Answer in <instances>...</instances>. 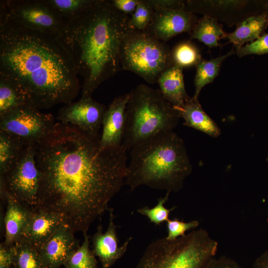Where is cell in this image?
<instances>
[{
  "mask_svg": "<svg viewBox=\"0 0 268 268\" xmlns=\"http://www.w3.org/2000/svg\"><path fill=\"white\" fill-rule=\"evenodd\" d=\"M27 104L26 95L19 84L0 72V117Z\"/></svg>",
  "mask_w": 268,
  "mask_h": 268,
  "instance_id": "obj_23",
  "label": "cell"
},
{
  "mask_svg": "<svg viewBox=\"0 0 268 268\" xmlns=\"http://www.w3.org/2000/svg\"><path fill=\"white\" fill-rule=\"evenodd\" d=\"M27 145L20 138L0 131V175H5L13 168Z\"/></svg>",
  "mask_w": 268,
  "mask_h": 268,
  "instance_id": "obj_24",
  "label": "cell"
},
{
  "mask_svg": "<svg viewBox=\"0 0 268 268\" xmlns=\"http://www.w3.org/2000/svg\"><path fill=\"white\" fill-rule=\"evenodd\" d=\"M5 201V240L3 243L7 246H12L22 239L30 219L32 211L8 192Z\"/></svg>",
  "mask_w": 268,
  "mask_h": 268,
  "instance_id": "obj_18",
  "label": "cell"
},
{
  "mask_svg": "<svg viewBox=\"0 0 268 268\" xmlns=\"http://www.w3.org/2000/svg\"><path fill=\"white\" fill-rule=\"evenodd\" d=\"M236 26L233 32L227 33L226 38L237 49L246 43L255 41L265 33L268 26V11L251 16Z\"/></svg>",
  "mask_w": 268,
  "mask_h": 268,
  "instance_id": "obj_21",
  "label": "cell"
},
{
  "mask_svg": "<svg viewBox=\"0 0 268 268\" xmlns=\"http://www.w3.org/2000/svg\"><path fill=\"white\" fill-rule=\"evenodd\" d=\"M169 194V192H167L165 197L160 198L158 200V203L154 207L149 208L146 206L138 209L137 211L140 214L146 216L151 222L156 225H158L165 221L167 222L169 219L170 212L175 208L174 207L169 209L164 205L168 200Z\"/></svg>",
  "mask_w": 268,
  "mask_h": 268,
  "instance_id": "obj_31",
  "label": "cell"
},
{
  "mask_svg": "<svg viewBox=\"0 0 268 268\" xmlns=\"http://www.w3.org/2000/svg\"><path fill=\"white\" fill-rule=\"evenodd\" d=\"M108 210L109 218L106 231L103 233L102 226L99 225L92 238V251L98 258L103 268H111L121 259L127 251L133 239L132 237H129L121 246H119L114 209L109 208Z\"/></svg>",
  "mask_w": 268,
  "mask_h": 268,
  "instance_id": "obj_15",
  "label": "cell"
},
{
  "mask_svg": "<svg viewBox=\"0 0 268 268\" xmlns=\"http://www.w3.org/2000/svg\"><path fill=\"white\" fill-rule=\"evenodd\" d=\"M171 50L165 42L152 37L145 31L132 29L121 50L123 69L134 72L147 82H157L161 73L173 64Z\"/></svg>",
  "mask_w": 268,
  "mask_h": 268,
  "instance_id": "obj_7",
  "label": "cell"
},
{
  "mask_svg": "<svg viewBox=\"0 0 268 268\" xmlns=\"http://www.w3.org/2000/svg\"><path fill=\"white\" fill-rule=\"evenodd\" d=\"M197 21L195 14L186 8L154 10L151 21L145 31L165 42L184 32L190 35Z\"/></svg>",
  "mask_w": 268,
  "mask_h": 268,
  "instance_id": "obj_13",
  "label": "cell"
},
{
  "mask_svg": "<svg viewBox=\"0 0 268 268\" xmlns=\"http://www.w3.org/2000/svg\"><path fill=\"white\" fill-rule=\"evenodd\" d=\"M98 0H45L66 21L74 19L92 8Z\"/></svg>",
  "mask_w": 268,
  "mask_h": 268,
  "instance_id": "obj_26",
  "label": "cell"
},
{
  "mask_svg": "<svg viewBox=\"0 0 268 268\" xmlns=\"http://www.w3.org/2000/svg\"><path fill=\"white\" fill-rule=\"evenodd\" d=\"M83 234V242L64 263V268H98L96 256L89 248V236L87 232Z\"/></svg>",
  "mask_w": 268,
  "mask_h": 268,
  "instance_id": "obj_29",
  "label": "cell"
},
{
  "mask_svg": "<svg viewBox=\"0 0 268 268\" xmlns=\"http://www.w3.org/2000/svg\"><path fill=\"white\" fill-rule=\"evenodd\" d=\"M0 7L8 18L19 25L56 38L66 23L45 0H2Z\"/></svg>",
  "mask_w": 268,
  "mask_h": 268,
  "instance_id": "obj_8",
  "label": "cell"
},
{
  "mask_svg": "<svg viewBox=\"0 0 268 268\" xmlns=\"http://www.w3.org/2000/svg\"><path fill=\"white\" fill-rule=\"evenodd\" d=\"M126 151L122 145L102 147L99 134L56 123L37 145L41 179L35 208L59 215L74 233L87 232L125 184Z\"/></svg>",
  "mask_w": 268,
  "mask_h": 268,
  "instance_id": "obj_1",
  "label": "cell"
},
{
  "mask_svg": "<svg viewBox=\"0 0 268 268\" xmlns=\"http://www.w3.org/2000/svg\"><path fill=\"white\" fill-rule=\"evenodd\" d=\"M154 10L180 9L185 8V0H147Z\"/></svg>",
  "mask_w": 268,
  "mask_h": 268,
  "instance_id": "obj_34",
  "label": "cell"
},
{
  "mask_svg": "<svg viewBox=\"0 0 268 268\" xmlns=\"http://www.w3.org/2000/svg\"><path fill=\"white\" fill-rule=\"evenodd\" d=\"M31 215L22 238L36 247L47 241L64 223L56 213L42 208H35Z\"/></svg>",
  "mask_w": 268,
  "mask_h": 268,
  "instance_id": "obj_17",
  "label": "cell"
},
{
  "mask_svg": "<svg viewBox=\"0 0 268 268\" xmlns=\"http://www.w3.org/2000/svg\"><path fill=\"white\" fill-rule=\"evenodd\" d=\"M267 2L257 0H185V8L194 14L212 17L231 27L251 16L268 11Z\"/></svg>",
  "mask_w": 268,
  "mask_h": 268,
  "instance_id": "obj_11",
  "label": "cell"
},
{
  "mask_svg": "<svg viewBox=\"0 0 268 268\" xmlns=\"http://www.w3.org/2000/svg\"><path fill=\"white\" fill-rule=\"evenodd\" d=\"M206 268H242L234 260L225 256L213 258Z\"/></svg>",
  "mask_w": 268,
  "mask_h": 268,
  "instance_id": "obj_37",
  "label": "cell"
},
{
  "mask_svg": "<svg viewBox=\"0 0 268 268\" xmlns=\"http://www.w3.org/2000/svg\"><path fill=\"white\" fill-rule=\"evenodd\" d=\"M129 15L110 0H98L79 17L66 21L56 39L83 78L81 97L88 98L122 68L123 42L132 29Z\"/></svg>",
  "mask_w": 268,
  "mask_h": 268,
  "instance_id": "obj_3",
  "label": "cell"
},
{
  "mask_svg": "<svg viewBox=\"0 0 268 268\" xmlns=\"http://www.w3.org/2000/svg\"><path fill=\"white\" fill-rule=\"evenodd\" d=\"M172 63L182 68L196 67L202 59L198 47L190 40L179 43L171 50Z\"/></svg>",
  "mask_w": 268,
  "mask_h": 268,
  "instance_id": "obj_28",
  "label": "cell"
},
{
  "mask_svg": "<svg viewBox=\"0 0 268 268\" xmlns=\"http://www.w3.org/2000/svg\"><path fill=\"white\" fill-rule=\"evenodd\" d=\"M218 242L200 228L174 240L151 243L135 268H206L215 257Z\"/></svg>",
  "mask_w": 268,
  "mask_h": 268,
  "instance_id": "obj_6",
  "label": "cell"
},
{
  "mask_svg": "<svg viewBox=\"0 0 268 268\" xmlns=\"http://www.w3.org/2000/svg\"><path fill=\"white\" fill-rule=\"evenodd\" d=\"M225 32L216 19L203 16L198 20L190 35V40L197 39L209 48L220 46L219 41L226 38Z\"/></svg>",
  "mask_w": 268,
  "mask_h": 268,
  "instance_id": "obj_22",
  "label": "cell"
},
{
  "mask_svg": "<svg viewBox=\"0 0 268 268\" xmlns=\"http://www.w3.org/2000/svg\"><path fill=\"white\" fill-rule=\"evenodd\" d=\"M129 94L122 143L126 150L177 126L181 118L179 112L164 98L159 89L142 83Z\"/></svg>",
  "mask_w": 268,
  "mask_h": 268,
  "instance_id": "obj_5",
  "label": "cell"
},
{
  "mask_svg": "<svg viewBox=\"0 0 268 268\" xmlns=\"http://www.w3.org/2000/svg\"><path fill=\"white\" fill-rule=\"evenodd\" d=\"M130 94L126 93L114 99L107 108L102 120L100 143L103 147L122 145L126 121V110Z\"/></svg>",
  "mask_w": 268,
  "mask_h": 268,
  "instance_id": "obj_16",
  "label": "cell"
},
{
  "mask_svg": "<svg viewBox=\"0 0 268 268\" xmlns=\"http://www.w3.org/2000/svg\"><path fill=\"white\" fill-rule=\"evenodd\" d=\"M267 161L268 162V156L267 158Z\"/></svg>",
  "mask_w": 268,
  "mask_h": 268,
  "instance_id": "obj_40",
  "label": "cell"
},
{
  "mask_svg": "<svg viewBox=\"0 0 268 268\" xmlns=\"http://www.w3.org/2000/svg\"><path fill=\"white\" fill-rule=\"evenodd\" d=\"M176 109L184 121V126L200 131L213 137H217L220 135V129L204 112L198 98L191 97L182 107Z\"/></svg>",
  "mask_w": 268,
  "mask_h": 268,
  "instance_id": "obj_20",
  "label": "cell"
},
{
  "mask_svg": "<svg viewBox=\"0 0 268 268\" xmlns=\"http://www.w3.org/2000/svg\"><path fill=\"white\" fill-rule=\"evenodd\" d=\"M267 10L268 11V0H267Z\"/></svg>",
  "mask_w": 268,
  "mask_h": 268,
  "instance_id": "obj_39",
  "label": "cell"
},
{
  "mask_svg": "<svg viewBox=\"0 0 268 268\" xmlns=\"http://www.w3.org/2000/svg\"><path fill=\"white\" fill-rule=\"evenodd\" d=\"M14 248L11 268H43L36 246L22 238L14 245Z\"/></svg>",
  "mask_w": 268,
  "mask_h": 268,
  "instance_id": "obj_27",
  "label": "cell"
},
{
  "mask_svg": "<svg viewBox=\"0 0 268 268\" xmlns=\"http://www.w3.org/2000/svg\"><path fill=\"white\" fill-rule=\"evenodd\" d=\"M199 225L198 220L185 222L177 218L172 220L169 219L167 221L168 234L166 238L169 240H174L184 236L186 231L195 229Z\"/></svg>",
  "mask_w": 268,
  "mask_h": 268,
  "instance_id": "obj_33",
  "label": "cell"
},
{
  "mask_svg": "<svg viewBox=\"0 0 268 268\" xmlns=\"http://www.w3.org/2000/svg\"><path fill=\"white\" fill-rule=\"evenodd\" d=\"M154 10L147 0H139L134 12L130 19L132 29L146 31L151 21Z\"/></svg>",
  "mask_w": 268,
  "mask_h": 268,
  "instance_id": "obj_30",
  "label": "cell"
},
{
  "mask_svg": "<svg viewBox=\"0 0 268 268\" xmlns=\"http://www.w3.org/2000/svg\"><path fill=\"white\" fill-rule=\"evenodd\" d=\"M0 72L22 89L40 110L72 102L80 90L77 73L55 37L26 28L0 10Z\"/></svg>",
  "mask_w": 268,
  "mask_h": 268,
  "instance_id": "obj_2",
  "label": "cell"
},
{
  "mask_svg": "<svg viewBox=\"0 0 268 268\" xmlns=\"http://www.w3.org/2000/svg\"><path fill=\"white\" fill-rule=\"evenodd\" d=\"M157 82L164 98L176 108L182 107L191 97L185 88L183 68L177 65L166 68Z\"/></svg>",
  "mask_w": 268,
  "mask_h": 268,
  "instance_id": "obj_19",
  "label": "cell"
},
{
  "mask_svg": "<svg viewBox=\"0 0 268 268\" xmlns=\"http://www.w3.org/2000/svg\"><path fill=\"white\" fill-rule=\"evenodd\" d=\"M252 268H268V251L265 252L256 260Z\"/></svg>",
  "mask_w": 268,
  "mask_h": 268,
  "instance_id": "obj_38",
  "label": "cell"
},
{
  "mask_svg": "<svg viewBox=\"0 0 268 268\" xmlns=\"http://www.w3.org/2000/svg\"><path fill=\"white\" fill-rule=\"evenodd\" d=\"M113 6L119 11L126 15H132L136 9L139 0H111Z\"/></svg>",
  "mask_w": 268,
  "mask_h": 268,
  "instance_id": "obj_36",
  "label": "cell"
},
{
  "mask_svg": "<svg viewBox=\"0 0 268 268\" xmlns=\"http://www.w3.org/2000/svg\"><path fill=\"white\" fill-rule=\"evenodd\" d=\"M37 145L27 144L13 168L5 175H0L7 192L30 210L37 206L40 185L36 160Z\"/></svg>",
  "mask_w": 268,
  "mask_h": 268,
  "instance_id": "obj_9",
  "label": "cell"
},
{
  "mask_svg": "<svg viewBox=\"0 0 268 268\" xmlns=\"http://www.w3.org/2000/svg\"><path fill=\"white\" fill-rule=\"evenodd\" d=\"M107 108L92 97L65 104L58 113L59 122L92 134H99Z\"/></svg>",
  "mask_w": 268,
  "mask_h": 268,
  "instance_id": "obj_12",
  "label": "cell"
},
{
  "mask_svg": "<svg viewBox=\"0 0 268 268\" xmlns=\"http://www.w3.org/2000/svg\"><path fill=\"white\" fill-rule=\"evenodd\" d=\"M15 254L14 245H0V268H11Z\"/></svg>",
  "mask_w": 268,
  "mask_h": 268,
  "instance_id": "obj_35",
  "label": "cell"
},
{
  "mask_svg": "<svg viewBox=\"0 0 268 268\" xmlns=\"http://www.w3.org/2000/svg\"><path fill=\"white\" fill-rule=\"evenodd\" d=\"M54 117L27 104L0 117V131L21 139L26 144H38L53 130Z\"/></svg>",
  "mask_w": 268,
  "mask_h": 268,
  "instance_id": "obj_10",
  "label": "cell"
},
{
  "mask_svg": "<svg viewBox=\"0 0 268 268\" xmlns=\"http://www.w3.org/2000/svg\"><path fill=\"white\" fill-rule=\"evenodd\" d=\"M236 53L233 49L224 55L207 60L202 59L196 66V74L194 82L195 87L194 97L199 98L203 87L212 83L218 75L223 62Z\"/></svg>",
  "mask_w": 268,
  "mask_h": 268,
  "instance_id": "obj_25",
  "label": "cell"
},
{
  "mask_svg": "<svg viewBox=\"0 0 268 268\" xmlns=\"http://www.w3.org/2000/svg\"><path fill=\"white\" fill-rule=\"evenodd\" d=\"M74 232L63 223L43 244L37 247L43 268H60L79 247Z\"/></svg>",
  "mask_w": 268,
  "mask_h": 268,
  "instance_id": "obj_14",
  "label": "cell"
},
{
  "mask_svg": "<svg viewBox=\"0 0 268 268\" xmlns=\"http://www.w3.org/2000/svg\"><path fill=\"white\" fill-rule=\"evenodd\" d=\"M125 184L134 191L140 186L177 192L191 173L183 140L173 131L159 133L131 149Z\"/></svg>",
  "mask_w": 268,
  "mask_h": 268,
  "instance_id": "obj_4",
  "label": "cell"
},
{
  "mask_svg": "<svg viewBox=\"0 0 268 268\" xmlns=\"http://www.w3.org/2000/svg\"><path fill=\"white\" fill-rule=\"evenodd\" d=\"M239 58L251 55H262L268 54V33H264L259 38L236 49Z\"/></svg>",
  "mask_w": 268,
  "mask_h": 268,
  "instance_id": "obj_32",
  "label": "cell"
}]
</instances>
